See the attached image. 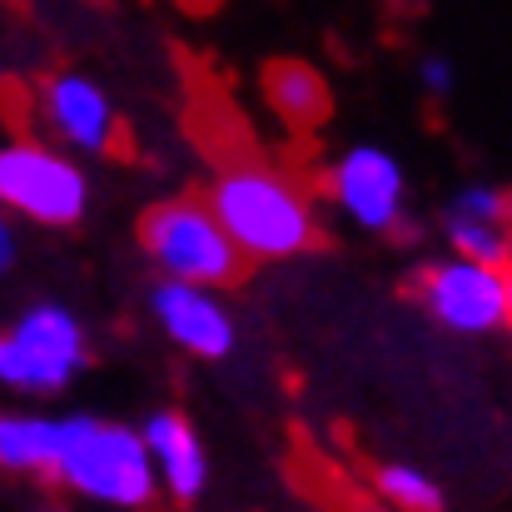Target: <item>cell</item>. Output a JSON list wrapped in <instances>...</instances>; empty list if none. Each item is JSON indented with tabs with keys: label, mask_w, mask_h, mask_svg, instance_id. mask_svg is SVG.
<instances>
[{
	"label": "cell",
	"mask_w": 512,
	"mask_h": 512,
	"mask_svg": "<svg viewBox=\"0 0 512 512\" xmlns=\"http://www.w3.org/2000/svg\"><path fill=\"white\" fill-rule=\"evenodd\" d=\"M204 204L249 264H284L319 244V209L304 184L264 160H229L209 179Z\"/></svg>",
	"instance_id": "1"
},
{
	"label": "cell",
	"mask_w": 512,
	"mask_h": 512,
	"mask_svg": "<svg viewBox=\"0 0 512 512\" xmlns=\"http://www.w3.org/2000/svg\"><path fill=\"white\" fill-rule=\"evenodd\" d=\"M50 483L105 512H145L160 498L140 428L120 418H95V413L60 418Z\"/></svg>",
	"instance_id": "2"
},
{
	"label": "cell",
	"mask_w": 512,
	"mask_h": 512,
	"mask_svg": "<svg viewBox=\"0 0 512 512\" xmlns=\"http://www.w3.org/2000/svg\"><path fill=\"white\" fill-rule=\"evenodd\" d=\"M90 368V329L70 304H30L0 329V388L15 398H60Z\"/></svg>",
	"instance_id": "3"
},
{
	"label": "cell",
	"mask_w": 512,
	"mask_h": 512,
	"mask_svg": "<svg viewBox=\"0 0 512 512\" xmlns=\"http://www.w3.org/2000/svg\"><path fill=\"white\" fill-rule=\"evenodd\" d=\"M90 170L45 135L0 140V209L30 229H75L90 214Z\"/></svg>",
	"instance_id": "4"
},
{
	"label": "cell",
	"mask_w": 512,
	"mask_h": 512,
	"mask_svg": "<svg viewBox=\"0 0 512 512\" xmlns=\"http://www.w3.org/2000/svg\"><path fill=\"white\" fill-rule=\"evenodd\" d=\"M140 249L155 264L160 279L179 284H204V289H224L239 279L244 259L229 244L224 224L214 219V209L204 199H160L145 209L140 219Z\"/></svg>",
	"instance_id": "5"
},
{
	"label": "cell",
	"mask_w": 512,
	"mask_h": 512,
	"mask_svg": "<svg viewBox=\"0 0 512 512\" xmlns=\"http://www.w3.org/2000/svg\"><path fill=\"white\" fill-rule=\"evenodd\" d=\"M418 304L428 309V319L458 339H493L512 324V279L508 264H483V259H463V254H443L433 259L418 284H413Z\"/></svg>",
	"instance_id": "6"
},
{
	"label": "cell",
	"mask_w": 512,
	"mask_h": 512,
	"mask_svg": "<svg viewBox=\"0 0 512 512\" xmlns=\"http://www.w3.org/2000/svg\"><path fill=\"white\" fill-rule=\"evenodd\" d=\"M329 204L358 234H398L408 219V170L383 145H348L324 174Z\"/></svg>",
	"instance_id": "7"
},
{
	"label": "cell",
	"mask_w": 512,
	"mask_h": 512,
	"mask_svg": "<svg viewBox=\"0 0 512 512\" xmlns=\"http://www.w3.org/2000/svg\"><path fill=\"white\" fill-rule=\"evenodd\" d=\"M35 125L50 145H60L80 160H100L120 145V110H115L110 90L85 70H55L40 80Z\"/></svg>",
	"instance_id": "8"
},
{
	"label": "cell",
	"mask_w": 512,
	"mask_h": 512,
	"mask_svg": "<svg viewBox=\"0 0 512 512\" xmlns=\"http://www.w3.org/2000/svg\"><path fill=\"white\" fill-rule=\"evenodd\" d=\"M150 319L165 339L204 363H224L239 343V324L229 314V304L219 299V289L204 284H179V279H155L150 289Z\"/></svg>",
	"instance_id": "9"
},
{
	"label": "cell",
	"mask_w": 512,
	"mask_h": 512,
	"mask_svg": "<svg viewBox=\"0 0 512 512\" xmlns=\"http://www.w3.org/2000/svg\"><path fill=\"white\" fill-rule=\"evenodd\" d=\"M140 438H145V453H150L160 498L184 503V508L199 503L204 488H209V448H204L199 428L179 408H155L140 423Z\"/></svg>",
	"instance_id": "10"
},
{
	"label": "cell",
	"mask_w": 512,
	"mask_h": 512,
	"mask_svg": "<svg viewBox=\"0 0 512 512\" xmlns=\"http://www.w3.org/2000/svg\"><path fill=\"white\" fill-rule=\"evenodd\" d=\"M60 443V418L35 408H0V473L25 483H50Z\"/></svg>",
	"instance_id": "11"
},
{
	"label": "cell",
	"mask_w": 512,
	"mask_h": 512,
	"mask_svg": "<svg viewBox=\"0 0 512 512\" xmlns=\"http://www.w3.org/2000/svg\"><path fill=\"white\" fill-rule=\"evenodd\" d=\"M264 100H269V110H274L284 125H294V130L324 125V120H329V105H334L324 75H319L314 65H304V60H279V65H269V75H264Z\"/></svg>",
	"instance_id": "12"
},
{
	"label": "cell",
	"mask_w": 512,
	"mask_h": 512,
	"mask_svg": "<svg viewBox=\"0 0 512 512\" xmlns=\"http://www.w3.org/2000/svg\"><path fill=\"white\" fill-rule=\"evenodd\" d=\"M373 498L388 512H443L448 498L438 488L433 473L413 468V463H378L373 468Z\"/></svg>",
	"instance_id": "13"
},
{
	"label": "cell",
	"mask_w": 512,
	"mask_h": 512,
	"mask_svg": "<svg viewBox=\"0 0 512 512\" xmlns=\"http://www.w3.org/2000/svg\"><path fill=\"white\" fill-rule=\"evenodd\" d=\"M443 239H448V254H463V259H483V264L512 259L508 219H478L463 209H443Z\"/></svg>",
	"instance_id": "14"
},
{
	"label": "cell",
	"mask_w": 512,
	"mask_h": 512,
	"mask_svg": "<svg viewBox=\"0 0 512 512\" xmlns=\"http://www.w3.org/2000/svg\"><path fill=\"white\" fill-rule=\"evenodd\" d=\"M448 209H463V214H478V219H508L512 199L503 184H463L453 199H448Z\"/></svg>",
	"instance_id": "15"
},
{
	"label": "cell",
	"mask_w": 512,
	"mask_h": 512,
	"mask_svg": "<svg viewBox=\"0 0 512 512\" xmlns=\"http://www.w3.org/2000/svg\"><path fill=\"white\" fill-rule=\"evenodd\" d=\"M418 85H423V95L448 100V95H453V85H458L453 60H448V55H423V60H418Z\"/></svg>",
	"instance_id": "16"
},
{
	"label": "cell",
	"mask_w": 512,
	"mask_h": 512,
	"mask_svg": "<svg viewBox=\"0 0 512 512\" xmlns=\"http://www.w3.org/2000/svg\"><path fill=\"white\" fill-rule=\"evenodd\" d=\"M15 259H20V234H15V219L0 209V279L15 269Z\"/></svg>",
	"instance_id": "17"
},
{
	"label": "cell",
	"mask_w": 512,
	"mask_h": 512,
	"mask_svg": "<svg viewBox=\"0 0 512 512\" xmlns=\"http://www.w3.org/2000/svg\"><path fill=\"white\" fill-rule=\"evenodd\" d=\"M353 512H388V508H378V503H373V508H353Z\"/></svg>",
	"instance_id": "18"
}]
</instances>
